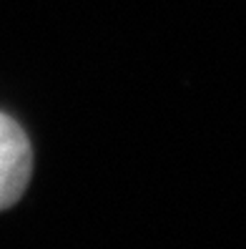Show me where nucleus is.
<instances>
[{
  "label": "nucleus",
  "instance_id": "f257e3e1",
  "mask_svg": "<svg viewBox=\"0 0 246 249\" xmlns=\"http://www.w3.org/2000/svg\"><path fill=\"white\" fill-rule=\"evenodd\" d=\"M33 174V149L16 119L0 111V212L13 207Z\"/></svg>",
  "mask_w": 246,
  "mask_h": 249
}]
</instances>
